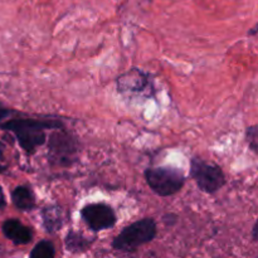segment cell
Returning <instances> with one entry per match:
<instances>
[{
    "mask_svg": "<svg viewBox=\"0 0 258 258\" xmlns=\"http://www.w3.org/2000/svg\"><path fill=\"white\" fill-rule=\"evenodd\" d=\"M13 112H14V111L10 110V108H8V107H5L4 105H2V103H0V121H3V120H5L7 117H9Z\"/></svg>",
    "mask_w": 258,
    "mask_h": 258,
    "instance_id": "14",
    "label": "cell"
},
{
    "mask_svg": "<svg viewBox=\"0 0 258 258\" xmlns=\"http://www.w3.org/2000/svg\"><path fill=\"white\" fill-rule=\"evenodd\" d=\"M189 173L197 186L206 194H216L227 183L226 175L221 166L203 160L198 156L190 159Z\"/></svg>",
    "mask_w": 258,
    "mask_h": 258,
    "instance_id": "5",
    "label": "cell"
},
{
    "mask_svg": "<svg viewBox=\"0 0 258 258\" xmlns=\"http://www.w3.org/2000/svg\"><path fill=\"white\" fill-rule=\"evenodd\" d=\"M12 202L15 206V208L22 212H32L37 207L35 194L27 185H19L13 189Z\"/></svg>",
    "mask_w": 258,
    "mask_h": 258,
    "instance_id": "10",
    "label": "cell"
},
{
    "mask_svg": "<svg viewBox=\"0 0 258 258\" xmlns=\"http://www.w3.org/2000/svg\"><path fill=\"white\" fill-rule=\"evenodd\" d=\"M257 222L256 223H254V226H253V229H252V236H253V241L254 242H257Z\"/></svg>",
    "mask_w": 258,
    "mask_h": 258,
    "instance_id": "15",
    "label": "cell"
},
{
    "mask_svg": "<svg viewBox=\"0 0 258 258\" xmlns=\"http://www.w3.org/2000/svg\"><path fill=\"white\" fill-rule=\"evenodd\" d=\"M93 241L95 239L87 238L80 232L70 231L64 238V244L67 251H70L71 253H81V252L87 251Z\"/></svg>",
    "mask_w": 258,
    "mask_h": 258,
    "instance_id": "11",
    "label": "cell"
},
{
    "mask_svg": "<svg viewBox=\"0 0 258 258\" xmlns=\"http://www.w3.org/2000/svg\"><path fill=\"white\" fill-rule=\"evenodd\" d=\"M55 256V247L53 242L42 239L38 242L33 249L30 251L29 258H54Z\"/></svg>",
    "mask_w": 258,
    "mask_h": 258,
    "instance_id": "12",
    "label": "cell"
},
{
    "mask_svg": "<svg viewBox=\"0 0 258 258\" xmlns=\"http://www.w3.org/2000/svg\"><path fill=\"white\" fill-rule=\"evenodd\" d=\"M40 216H42V223L45 232L50 234L60 231L63 223H64V217H63L62 209L58 206H54V204L43 207Z\"/></svg>",
    "mask_w": 258,
    "mask_h": 258,
    "instance_id": "9",
    "label": "cell"
},
{
    "mask_svg": "<svg viewBox=\"0 0 258 258\" xmlns=\"http://www.w3.org/2000/svg\"><path fill=\"white\" fill-rule=\"evenodd\" d=\"M158 234L154 218H143L128 224L112 241V248L121 252H135L139 247L150 243Z\"/></svg>",
    "mask_w": 258,
    "mask_h": 258,
    "instance_id": "3",
    "label": "cell"
},
{
    "mask_svg": "<svg viewBox=\"0 0 258 258\" xmlns=\"http://www.w3.org/2000/svg\"><path fill=\"white\" fill-rule=\"evenodd\" d=\"M64 128L59 120H38V118H12L0 123V130L12 133L27 155H34L37 149L47 143V130Z\"/></svg>",
    "mask_w": 258,
    "mask_h": 258,
    "instance_id": "1",
    "label": "cell"
},
{
    "mask_svg": "<svg viewBox=\"0 0 258 258\" xmlns=\"http://www.w3.org/2000/svg\"><path fill=\"white\" fill-rule=\"evenodd\" d=\"M81 217L92 232L111 229L116 226L117 217L112 207L105 203L86 204L81 209Z\"/></svg>",
    "mask_w": 258,
    "mask_h": 258,
    "instance_id": "6",
    "label": "cell"
},
{
    "mask_svg": "<svg viewBox=\"0 0 258 258\" xmlns=\"http://www.w3.org/2000/svg\"><path fill=\"white\" fill-rule=\"evenodd\" d=\"M256 32H257V28H256V27H254V28H253V29H252V30H251V32H249V33H248V35H254V34H256Z\"/></svg>",
    "mask_w": 258,
    "mask_h": 258,
    "instance_id": "16",
    "label": "cell"
},
{
    "mask_svg": "<svg viewBox=\"0 0 258 258\" xmlns=\"http://www.w3.org/2000/svg\"><path fill=\"white\" fill-rule=\"evenodd\" d=\"M47 158L53 168H70L78 160L80 143L64 128L53 130L47 140Z\"/></svg>",
    "mask_w": 258,
    "mask_h": 258,
    "instance_id": "2",
    "label": "cell"
},
{
    "mask_svg": "<svg viewBox=\"0 0 258 258\" xmlns=\"http://www.w3.org/2000/svg\"><path fill=\"white\" fill-rule=\"evenodd\" d=\"M144 178L149 188L159 197H171L179 193L185 184V176L173 166H153L146 168Z\"/></svg>",
    "mask_w": 258,
    "mask_h": 258,
    "instance_id": "4",
    "label": "cell"
},
{
    "mask_svg": "<svg viewBox=\"0 0 258 258\" xmlns=\"http://www.w3.org/2000/svg\"><path fill=\"white\" fill-rule=\"evenodd\" d=\"M246 140L247 144H248L249 149L253 151L254 154H257L258 151V130L257 126H249L246 130Z\"/></svg>",
    "mask_w": 258,
    "mask_h": 258,
    "instance_id": "13",
    "label": "cell"
},
{
    "mask_svg": "<svg viewBox=\"0 0 258 258\" xmlns=\"http://www.w3.org/2000/svg\"><path fill=\"white\" fill-rule=\"evenodd\" d=\"M2 231L5 238L12 241L17 246L28 244L33 239V232L28 226L23 224L19 219L10 218L2 224Z\"/></svg>",
    "mask_w": 258,
    "mask_h": 258,
    "instance_id": "8",
    "label": "cell"
},
{
    "mask_svg": "<svg viewBox=\"0 0 258 258\" xmlns=\"http://www.w3.org/2000/svg\"><path fill=\"white\" fill-rule=\"evenodd\" d=\"M116 83H117V88L120 92L145 93L149 97V91H154L153 82L149 78L148 73L136 70V68L120 76Z\"/></svg>",
    "mask_w": 258,
    "mask_h": 258,
    "instance_id": "7",
    "label": "cell"
}]
</instances>
